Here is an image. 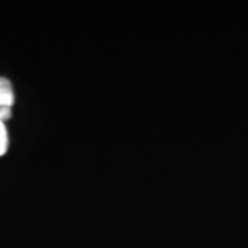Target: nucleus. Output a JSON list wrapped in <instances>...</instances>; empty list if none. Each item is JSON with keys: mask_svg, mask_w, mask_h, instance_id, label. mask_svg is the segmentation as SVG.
I'll return each mask as SVG.
<instances>
[{"mask_svg": "<svg viewBox=\"0 0 248 248\" xmlns=\"http://www.w3.org/2000/svg\"><path fill=\"white\" fill-rule=\"evenodd\" d=\"M15 103L13 89L8 79L0 78V108H12Z\"/></svg>", "mask_w": 248, "mask_h": 248, "instance_id": "obj_1", "label": "nucleus"}, {"mask_svg": "<svg viewBox=\"0 0 248 248\" xmlns=\"http://www.w3.org/2000/svg\"><path fill=\"white\" fill-rule=\"evenodd\" d=\"M8 147V137H7V129H5V124L0 121V156L7 152Z\"/></svg>", "mask_w": 248, "mask_h": 248, "instance_id": "obj_2", "label": "nucleus"}, {"mask_svg": "<svg viewBox=\"0 0 248 248\" xmlns=\"http://www.w3.org/2000/svg\"><path fill=\"white\" fill-rule=\"evenodd\" d=\"M12 116V108H0V121H7Z\"/></svg>", "mask_w": 248, "mask_h": 248, "instance_id": "obj_3", "label": "nucleus"}]
</instances>
